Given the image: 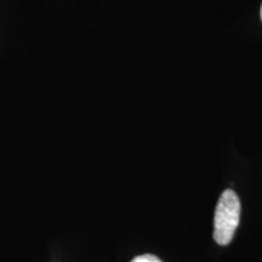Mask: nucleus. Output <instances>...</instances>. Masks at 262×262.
<instances>
[{
    "label": "nucleus",
    "instance_id": "1",
    "mask_svg": "<svg viewBox=\"0 0 262 262\" xmlns=\"http://www.w3.org/2000/svg\"><path fill=\"white\" fill-rule=\"evenodd\" d=\"M241 219V201L232 189H226L219 199L214 217V239L219 245H227L234 237Z\"/></svg>",
    "mask_w": 262,
    "mask_h": 262
},
{
    "label": "nucleus",
    "instance_id": "2",
    "mask_svg": "<svg viewBox=\"0 0 262 262\" xmlns=\"http://www.w3.org/2000/svg\"><path fill=\"white\" fill-rule=\"evenodd\" d=\"M131 262H163V261L157 256H155V255L146 254V255H141V256L135 257Z\"/></svg>",
    "mask_w": 262,
    "mask_h": 262
},
{
    "label": "nucleus",
    "instance_id": "3",
    "mask_svg": "<svg viewBox=\"0 0 262 262\" xmlns=\"http://www.w3.org/2000/svg\"><path fill=\"white\" fill-rule=\"evenodd\" d=\"M261 19H262V5H261Z\"/></svg>",
    "mask_w": 262,
    "mask_h": 262
}]
</instances>
